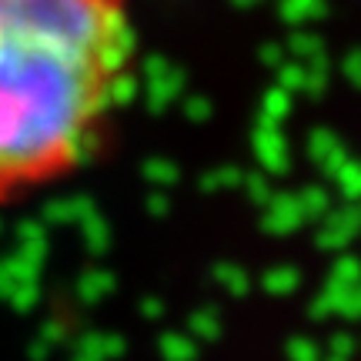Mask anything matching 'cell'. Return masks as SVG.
<instances>
[{
  "label": "cell",
  "mask_w": 361,
  "mask_h": 361,
  "mask_svg": "<svg viewBox=\"0 0 361 361\" xmlns=\"http://www.w3.org/2000/svg\"><path fill=\"white\" fill-rule=\"evenodd\" d=\"M134 57L130 0H0V201L87 164Z\"/></svg>",
  "instance_id": "1"
}]
</instances>
